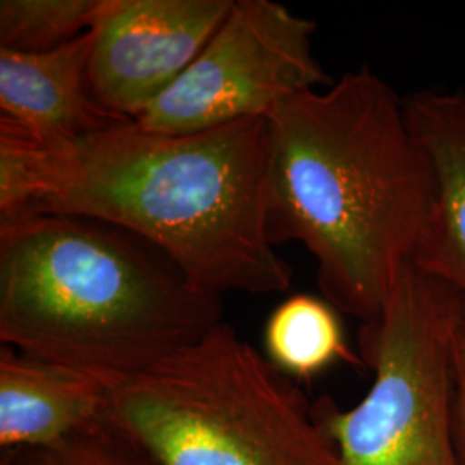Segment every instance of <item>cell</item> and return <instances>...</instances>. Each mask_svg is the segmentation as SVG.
<instances>
[{"mask_svg":"<svg viewBox=\"0 0 465 465\" xmlns=\"http://www.w3.org/2000/svg\"><path fill=\"white\" fill-rule=\"evenodd\" d=\"M428 200L405 100L369 67L266 117L267 236L314 255L317 286L338 312L362 324L381 316L414 259Z\"/></svg>","mask_w":465,"mask_h":465,"instance_id":"obj_1","label":"cell"},{"mask_svg":"<svg viewBox=\"0 0 465 465\" xmlns=\"http://www.w3.org/2000/svg\"><path fill=\"white\" fill-rule=\"evenodd\" d=\"M30 214L132 232L216 297L292 286V266L267 236L264 117L186 134L124 121L59 145L49 195Z\"/></svg>","mask_w":465,"mask_h":465,"instance_id":"obj_2","label":"cell"},{"mask_svg":"<svg viewBox=\"0 0 465 465\" xmlns=\"http://www.w3.org/2000/svg\"><path fill=\"white\" fill-rule=\"evenodd\" d=\"M223 322L221 297L116 226L59 214L0 221V341L111 390Z\"/></svg>","mask_w":465,"mask_h":465,"instance_id":"obj_3","label":"cell"},{"mask_svg":"<svg viewBox=\"0 0 465 465\" xmlns=\"http://www.w3.org/2000/svg\"><path fill=\"white\" fill-rule=\"evenodd\" d=\"M104 420L155 465H340L297 381L224 321L113 388Z\"/></svg>","mask_w":465,"mask_h":465,"instance_id":"obj_4","label":"cell"},{"mask_svg":"<svg viewBox=\"0 0 465 465\" xmlns=\"http://www.w3.org/2000/svg\"><path fill=\"white\" fill-rule=\"evenodd\" d=\"M460 297L417 269H401L381 316L361 326L374 380L357 405L312 411L340 465H459L453 440V328Z\"/></svg>","mask_w":465,"mask_h":465,"instance_id":"obj_5","label":"cell"},{"mask_svg":"<svg viewBox=\"0 0 465 465\" xmlns=\"http://www.w3.org/2000/svg\"><path fill=\"white\" fill-rule=\"evenodd\" d=\"M316 28L272 0H234L199 57L134 123L152 134H197L266 119L284 100L330 86L312 49Z\"/></svg>","mask_w":465,"mask_h":465,"instance_id":"obj_6","label":"cell"},{"mask_svg":"<svg viewBox=\"0 0 465 465\" xmlns=\"http://www.w3.org/2000/svg\"><path fill=\"white\" fill-rule=\"evenodd\" d=\"M234 0H104L90 30L88 92L134 121L199 57Z\"/></svg>","mask_w":465,"mask_h":465,"instance_id":"obj_7","label":"cell"},{"mask_svg":"<svg viewBox=\"0 0 465 465\" xmlns=\"http://www.w3.org/2000/svg\"><path fill=\"white\" fill-rule=\"evenodd\" d=\"M405 113L430 178L412 264L465 299V94L420 92Z\"/></svg>","mask_w":465,"mask_h":465,"instance_id":"obj_8","label":"cell"},{"mask_svg":"<svg viewBox=\"0 0 465 465\" xmlns=\"http://www.w3.org/2000/svg\"><path fill=\"white\" fill-rule=\"evenodd\" d=\"M90 32L49 52L0 49V121L50 145H66L116 123L88 92Z\"/></svg>","mask_w":465,"mask_h":465,"instance_id":"obj_9","label":"cell"},{"mask_svg":"<svg viewBox=\"0 0 465 465\" xmlns=\"http://www.w3.org/2000/svg\"><path fill=\"white\" fill-rule=\"evenodd\" d=\"M111 388L67 367L0 349V445L44 449L104 419Z\"/></svg>","mask_w":465,"mask_h":465,"instance_id":"obj_10","label":"cell"},{"mask_svg":"<svg viewBox=\"0 0 465 465\" xmlns=\"http://www.w3.org/2000/svg\"><path fill=\"white\" fill-rule=\"evenodd\" d=\"M266 357L293 381H311L347 362L364 366L350 349L338 311L328 300L299 293L282 302L264 330Z\"/></svg>","mask_w":465,"mask_h":465,"instance_id":"obj_11","label":"cell"},{"mask_svg":"<svg viewBox=\"0 0 465 465\" xmlns=\"http://www.w3.org/2000/svg\"><path fill=\"white\" fill-rule=\"evenodd\" d=\"M104 0H2L0 49L49 52L88 34Z\"/></svg>","mask_w":465,"mask_h":465,"instance_id":"obj_12","label":"cell"},{"mask_svg":"<svg viewBox=\"0 0 465 465\" xmlns=\"http://www.w3.org/2000/svg\"><path fill=\"white\" fill-rule=\"evenodd\" d=\"M57 147L0 121V221L30 214L49 195Z\"/></svg>","mask_w":465,"mask_h":465,"instance_id":"obj_13","label":"cell"},{"mask_svg":"<svg viewBox=\"0 0 465 465\" xmlns=\"http://www.w3.org/2000/svg\"><path fill=\"white\" fill-rule=\"evenodd\" d=\"M2 465H155L104 419L63 443L9 451Z\"/></svg>","mask_w":465,"mask_h":465,"instance_id":"obj_14","label":"cell"},{"mask_svg":"<svg viewBox=\"0 0 465 465\" xmlns=\"http://www.w3.org/2000/svg\"><path fill=\"white\" fill-rule=\"evenodd\" d=\"M453 440L457 462L465 465V299L462 297L459 300L453 328Z\"/></svg>","mask_w":465,"mask_h":465,"instance_id":"obj_15","label":"cell"}]
</instances>
